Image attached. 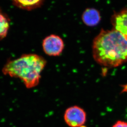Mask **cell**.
Wrapping results in <instances>:
<instances>
[{
	"instance_id": "cell-2",
	"label": "cell",
	"mask_w": 127,
	"mask_h": 127,
	"mask_svg": "<svg viewBox=\"0 0 127 127\" xmlns=\"http://www.w3.org/2000/svg\"><path fill=\"white\" fill-rule=\"evenodd\" d=\"M47 61L35 54H23L19 58L7 62L2 68L3 74L19 78L26 88L31 89L37 86Z\"/></svg>"
},
{
	"instance_id": "cell-10",
	"label": "cell",
	"mask_w": 127,
	"mask_h": 127,
	"mask_svg": "<svg viewBox=\"0 0 127 127\" xmlns=\"http://www.w3.org/2000/svg\"><path fill=\"white\" fill-rule=\"evenodd\" d=\"M86 127V126H81V127Z\"/></svg>"
},
{
	"instance_id": "cell-1",
	"label": "cell",
	"mask_w": 127,
	"mask_h": 127,
	"mask_svg": "<svg viewBox=\"0 0 127 127\" xmlns=\"http://www.w3.org/2000/svg\"><path fill=\"white\" fill-rule=\"evenodd\" d=\"M92 52L94 59L99 64L119 66L127 62V40L115 29H102L93 41Z\"/></svg>"
},
{
	"instance_id": "cell-5",
	"label": "cell",
	"mask_w": 127,
	"mask_h": 127,
	"mask_svg": "<svg viewBox=\"0 0 127 127\" xmlns=\"http://www.w3.org/2000/svg\"><path fill=\"white\" fill-rule=\"evenodd\" d=\"M113 29L117 30L127 40V8L114 12L111 18Z\"/></svg>"
},
{
	"instance_id": "cell-9",
	"label": "cell",
	"mask_w": 127,
	"mask_h": 127,
	"mask_svg": "<svg viewBox=\"0 0 127 127\" xmlns=\"http://www.w3.org/2000/svg\"><path fill=\"white\" fill-rule=\"evenodd\" d=\"M112 127H127V122L119 121H117Z\"/></svg>"
},
{
	"instance_id": "cell-4",
	"label": "cell",
	"mask_w": 127,
	"mask_h": 127,
	"mask_svg": "<svg viewBox=\"0 0 127 127\" xmlns=\"http://www.w3.org/2000/svg\"><path fill=\"white\" fill-rule=\"evenodd\" d=\"M42 48L44 53L50 56H59L64 48L62 39L58 35L52 34L47 36L42 41Z\"/></svg>"
},
{
	"instance_id": "cell-8",
	"label": "cell",
	"mask_w": 127,
	"mask_h": 127,
	"mask_svg": "<svg viewBox=\"0 0 127 127\" xmlns=\"http://www.w3.org/2000/svg\"><path fill=\"white\" fill-rule=\"evenodd\" d=\"M9 28V19L6 15L0 10V40L6 37Z\"/></svg>"
},
{
	"instance_id": "cell-7",
	"label": "cell",
	"mask_w": 127,
	"mask_h": 127,
	"mask_svg": "<svg viewBox=\"0 0 127 127\" xmlns=\"http://www.w3.org/2000/svg\"><path fill=\"white\" fill-rule=\"evenodd\" d=\"M16 6L23 10H31L40 7L45 0H12Z\"/></svg>"
},
{
	"instance_id": "cell-3",
	"label": "cell",
	"mask_w": 127,
	"mask_h": 127,
	"mask_svg": "<svg viewBox=\"0 0 127 127\" xmlns=\"http://www.w3.org/2000/svg\"><path fill=\"white\" fill-rule=\"evenodd\" d=\"M86 115L84 110L74 106L67 108L64 114L65 122L69 127H80L86 121Z\"/></svg>"
},
{
	"instance_id": "cell-6",
	"label": "cell",
	"mask_w": 127,
	"mask_h": 127,
	"mask_svg": "<svg viewBox=\"0 0 127 127\" xmlns=\"http://www.w3.org/2000/svg\"><path fill=\"white\" fill-rule=\"evenodd\" d=\"M82 19L87 26L93 27L99 24L101 19L100 13L94 8H88L82 13Z\"/></svg>"
}]
</instances>
